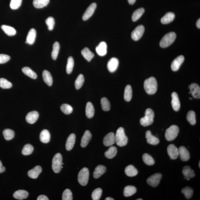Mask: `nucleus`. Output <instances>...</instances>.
Returning a JSON list of instances; mask_svg holds the SVG:
<instances>
[{"instance_id": "obj_6", "label": "nucleus", "mask_w": 200, "mask_h": 200, "mask_svg": "<svg viewBox=\"0 0 200 200\" xmlns=\"http://www.w3.org/2000/svg\"><path fill=\"white\" fill-rule=\"evenodd\" d=\"M179 128L178 126L173 125L170 126L166 130L165 137L167 140L171 141L174 140L178 135L179 133Z\"/></svg>"}, {"instance_id": "obj_31", "label": "nucleus", "mask_w": 200, "mask_h": 200, "mask_svg": "<svg viewBox=\"0 0 200 200\" xmlns=\"http://www.w3.org/2000/svg\"><path fill=\"white\" fill-rule=\"evenodd\" d=\"M50 135L48 130L44 129L41 132L40 135V141L44 143H48L50 141Z\"/></svg>"}, {"instance_id": "obj_57", "label": "nucleus", "mask_w": 200, "mask_h": 200, "mask_svg": "<svg viewBox=\"0 0 200 200\" xmlns=\"http://www.w3.org/2000/svg\"><path fill=\"white\" fill-rule=\"evenodd\" d=\"M37 200H49L48 197L45 195H41L39 196L37 199Z\"/></svg>"}, {"instance_id": "obj_55", "label": "nucleus", "mask_w": 200, "mask_h": 200, "mask_svg": "<svg viewBox=\"0 0 200 200\" xmlns=\"http://www.w3.org/2000/svg\"><path fill=\"white\" fill-rule=\"evenodd\" d=\"M46 24L48 27L49 30H52L54 29L55 24V20L52 17H49L46 20Z\"/></svg>"}, {"instance_id": "obj_22", "label": "nucleus", "mask_w": 200, "mask_h": 200, "mask_svg": "<svg viewBox=\"0 0 200 200\" xmlns=\"http://www.w3.org/2000/svg\"><path fill=\"white\" fill-rule=\"evenodd\" d=\"M92 134L89 130H87L85 132L82 138L81 146L82 147L85 148L88 144L92 138Z\"/></svg>"}, {"instance_id": "obj_53", "label": "nucleus", "mask_w": 200, "mask_h": 200, "mask_svg": "<svg viewBox=\"0 0 200 200\" xmlns=\"http://www.w3.org/2000/svg\"><path fill=\"white\" fill-rule=\"evenodd\" d=\"M22 0H11L10 7L13 10L17 9L21 5Z\"/></svg>"}, {"instance_id": "obj_61", "label": "nucleus", "mask_w": 200, "mask_h": 200, "mask_svg": "<svg viewBox=\"0 0 200 200\" xmlns=\"http://www.w3.org/2000/svg\"><path fill=\"white\" fill-rule=\"evenodd\" d=\"M105 200H113L114 199L112 198V197H108L106 198Z\"/></svg>"}, {"instance_id": "obj_27", "label": "nucleus", "mask_w": 200, "mask_h": 200, "mask_svg": "<svg viewBox=\"0 0 200 200\" xmlns=\"http://www.w3.org/2000/svg\"><path fill=\"white\" fill-rule=\"evenodd\" d=\"M28 195L27 191L24 190H19L14 193L13 197L16 199L21 200L27 198Z\"/></svg>"}, {"instance_id": "obj_40", "label": "nucleus", "mask_w": 200, "mask_h": 200, "mask_svg": "<svg viewBox=\"0 0 200 200\" xmlns=\"http://www.w3.org/2000/svg\"><path fill=\"white\" fill-rule=\"evenodd\" d=\"M22 71L26 76L32 79H36L37 77L36 73L29 67H24L22 69Z\"/></svg>"}, {"instance_id": "obj_64", "label": "nucleus", "mask_w": 200, "mask_h": 200, "mask_svg": "<svg viewBox=\"0 0 200 200\" xmlns=\"http://www.w3.org/2000/svg\"><path fill=\"white\" fill-rule=\"evenodd\" d=\"M199 168H200V162H199Z\"/></svg>"}, {"instance_id": "obj_47", "label": "nucleus", "mask_w": 200, "mask_h": 200, "mask_svg": "<svg viewBox=\"0 0 200 200\" xmlns=\"http://www.w3.org/2000/svg\"><path fill=\"white\" fill-rule=\"evenodd\" d=\"M3 135L4 138L7 140L12 139L15 136V133L13 130L10 129H6L3 131Z\"/></svg>"}, {"instance_id": "obj_34", "label": "nucleus", "mask_w": 200, "mask_h": 200, "mask_svg": "<svg viewBox=\"0 0 200 200\" xmlns=\"http://www.w3.org/2000/svg\"><path fill=\"white\" fill-rule=\"evenodd\" d=\"M136 187L133 186H128L124 187V194L126 197H129L134 195L136 192Z\"/></svg>"}, {"instance_id": "obj_52", "label": "nucleus", "mask_w": 200, "mask_h": 200, "mask_svg": "<svg viewBox=\"0 0 200 200\" xmlns=\"http://www.w3.org/2000/svg\"><path fill=\"white\" fill-rule=\"evenodd\" d=\"M103 191L101 188H98L94 190L92 194V197L93 200H98L101 197Z\"/></svg>"}, {"instance_id": "obj_14", "label": "nucleus", "mask_w": 200, "mask_h": 200, "mask_svg": "<svg viewBox=\"0 0 200 200\" xmlns=\"http://www.w3.org/2000/svg\"><path fill=\"white\" fill-rule=\"evenodd\" d=\"M179 155L182 160L188 161L190 158V155L188 150L184 146H182L178 149Z\"/></svg>"}, {"instance_id": "obj_33", "label": "nucleus", "mask_w": 200, "mask_h": 200, "mask_svg": "<svg viewBox=\"0 0 200 200\" xmlns=\"http://www.w3.org/2000/svg\"><path fill=\"white\" fill-rule=\"evenodd\" d=\"M81 54L83 57L88 62H90L95 56L94 54L87 48L83 49L82 50Z\"/></svg>"}, {"instance_id": "obj_4", "label": "nucleus", "mask_w": 200, "mask_h": 200, "mask_svg": "<svg viewBox=\"0 0 200 200\" xmlns=\"http://www.w3.org/2000/svg\"><path fill=\"white\" fill-rule=\"evenodd\" d=\"M176 37V34L174 32H170L163 37L160 42L161 48H166L170 46L175 41Z\"/></svg>"}, {"instance_id": "obj_44", "label": "nucleus", "mask_w": 200, "mask_h": 200, "mask_svg": "<svg viewBox=\"0 0 200 200\" xmlns=\"http://www.w3.org/2000/svg\"><path fill=\"white\" fill-rule=\"evenodd\" d=\"M187 121L192 125H195L196 123V114L193 111H189L187 114Z\"/></svg>"}, {"instance_id": "obj_19", "label": "nucleus", "mask_w": 200, "mask_h": 200, "mask_svg": "<svg viewBox=\"0 0 200 200\" xmlns=\"http://www.w3.org/2000/svg\"><path fill=\"white\" fill-rule=\"evenodd\" d=\"M39 115L37 112L35 111L29 112L26 116V120L28 123L34 124L38 120Z\"/></svg>"}, {"instance_id": "obj_35", "label": "nucleus", "mask_w": 200, "mask_h": 200, "mask_svg": "<svg viewBox=\"0 0 200 200\" xmlns=\"http://www.w3.org/2000/svg\"><path fill=\"white\" fill-rule=\"evenodd\" d=\"M50 1V0H34L33 3L34 7L40 9L46 7Z\"/></svg>"}, {"instance_id": "obj_10", "label": "nucleus", "mask_w": 200, "mask_h": 200, "mask_svg": "<svg viewBox=\"0 0 200 200\" xmlns=\"http://www.w3.org/2000/svg\"><path fill=\"white\" fill-rule=\"evenodd\" d=\"M97 5L96 3H92L89 7L87 8L86 11H85L82 16V19L83 20H88L93 15L96 9Z\"/></svg>"}, {"instance_id": "obj_1", "label": "nucleus", "mask_w": 200, "mask_h": 200, "mask_svg": "<svg viewBox=\"0 0 200 200\" xmlns=\"http://www.w3.org/2000/svg\"><path fill=\"white\" fill-rule=\"evenodd\" d=\"M144 87L146 92L149 95L155 93L158 88V84L155 77H151L146 79L144 82Z\"/></svg>"}, {"instance_id": "obj_60", "label": "nucleus", "mask_w": 200, "mask_h": 200, "mask_svg": "<svg viewBox=\"0 0 200 200\" xmlns=\"http://www.w3.org/2000/svg\"><path fill=\"white\" fill-rule=\"evenodd\" d=\"M197 27L200 29V19H199L198 20H197Z\"/></svg>"}, {"instance_id": "obj_9", "label": "nucleus", "mask_w": 200, "mask_h": 200, "mask_svg": "<svg viewBox=\"0 0 200 200\" xmlns=\"http://www.w3.org/2000/svg\"><path fill=\"white\" fill-rule=\"evenodd\" d=\"M145 28L142 25H140L137 27L132 33L131 37L135 41L139 40L144 34Z\"/></svg>"}, {"instance_id": "obj_29", "label": "nucleus", "mask_w": 200, "mask_h": 200, "mask_svg": "<svg viewBox=\"0 0 200 200\" xmlns=\"http://www.w3.org/2000/svg\"><path fill=\"white\" fill-rule=\"evenodd\" d=\"M42 77L45 82L48 86H51L53 83V79L50 72L47 70H44L42 73Z\"/></svg>"}, {"instance_id": "obj_7", "label": "nucleus", "mask_w": 200, "mask_h": 200, "mask_svg": "<svg viewBox=\"0 0 200 200\" xmlns=\"http://www.w3.org/2000/svg\"><path fill=\"white\" fill-rule=\"evenodd\" d=\"M89 175L88 169L84 168L82 169L78 175V181L79 184L83 186L86 185L88 183Z\"/></svg>"}, {"instance_id": "obj_11", "label": "nucleus", "mask_w": 200, "mask_h": 200, "mask_svg": "<svg viewBox=\"0 0 200 200\" xmlns=\"http://www.w3.org/2000/svg\"><path fill=\"white\" fill-rule=\"evenodd\" d=\"M167 151L171 160H176L179 156L178 149L174 145H169L167 148Z\"/></svg>"}, {"instance_id": "obj_38", "label": "nucleus", "mask_w": 200, "mask_h": 200, "mask_svg": "<svg viewBox=\"0 0 200 200\" xmlns=\"http://www.w3.org/2000/svg\"><path fill=\"white\" fill-rule=\"evenodd\" d=\"M132 97V91L131 87L127 85L124 89V98L126 101H131Z\"/></svg>"}, {"instance_id": "obj_18", "label": "nucleus", "mask_w": 200, "mask_h": 200, "mask_svg": "<svg viewBox=\"0 0 200 200\" xmlns=\"http://www.w3.org/2000/svg\"><path fill=\"white\" fill-rule=\"evenodd\" d=\"M96 51L99 56H105L107 52V45L106 43L105 42L100 43L96 48Z\"/></svg>"}, {"instance_id": "obj_32", "label": "nucleus", "mask_w": 200, "mask_h": 200, "mask_svg": "<svg viewBox=\"0 0 200 200\" xmlns=\"http://www.w3.org/2000/svg\"><path fill=\"white\" fill-rule=\"evenodd\" d=\"M125 174L128 176L134 177L136 176L138 173V171L134 166L132 165H129L126 167L125 171Z\"/></svg>"}, {"instance_id": "obj_24", "label": "nucleus", "mask_w": 200, "mask_h": 200, "mask_svg": "<svg viewBox=\"0 0 200 200\" xmlns=\"http://www.w3.org/2000/svg\"><path fill=\"white\" fill-rule=\"evenodd\" d=\"M42 169L40 166H37L28 171V175L30 178L36 179L42 172Z\"/></svg>"}, {"instance_id": "obj_49", "label": "nucleus", "mask_w": 200, "mask_h": 200, "mask_svg": "<svg viewBox=\"0 0 200 200\" xmlns=\"http://www.w3.org/2000/svg\"><path fill=\"white\" fill-rule=\"evenodd\" d=\"M34 150V147L32 145L26 144L24 146L22 150V154L24 155H28L31 154Z\"/></svg>"}, {"instance_id": "obj_17", "label": "nucleus", "mask_w": 200, "mask_h": 200, "mask_svg": "<svg viewBox=\"0 0 200 200\" xmlns=\"http://www.w3.org/2000/svg\"><path fill=\"white\" fill-rule=\"evenodd\" d=\"M172 107L174 111H178L180 109L181 107L180 102L179 101V97L177 94L175 92H173L172 94Z\"/></svg>"}, {"instance_id": "obj_21", "label": "nucleus", "mask_w": 200, "mask_h": 200, "mask_svg": "<svg viewBox=\"0 0 200 200\" xmlns=\"http://www.w3.org/2000/svg\"><path fill=\"white\" fill-rule=\"evenodd\" d=\"M182 172L185 176V178L189 181L190 178H193L195 176L194 171L188 166L183 167Z\"/></svg>"}, {"instance_id": "obj_12", "label": "nucleus", "mask_w": 200, "mask_h": 200, "mask_svg": "<svg viewBox=\"0 0 200 200\" xmlns=\"http://www.w3.org/2000/svg\"><path fill=\"white\" fill-rule=\"evenodd\" d=\"M184 57L183 55H180L177 57L173 61L172 64H171V67L172 70L173 71H178L181 65L184 62Z\"/></svg>"}, {"instance_id": "obj_23", "label": "nucleus", "mask_w": 200, "mask_h": 200, "mask_svg": "<svg viewBox=\"0 0 200 200\" xmlns=\"http://www.w3.org/2000/svg\"><path fill=\"white\" fill-rule=\"evenodd\" d=\"M36 36V30L34 28L31 29L28 32L26 38V43L30 45L33 44L35 42Z\"/></svg>"}, {"instance_id": "obj_37", "label": "nucleus", "mask_w": 200, "mask_h": 200, "mask_svg": "<svg viewBox=\"0 0 200 200\" xmlns=\"http://www.w3.org/2000/svg\"><path fill=\"white\" fill-rule=\"evenodd\" d=\"M117 153V150L115 146H112L105 153L106 157L111 159L115 157Z\"/></svg>"}, {"instance_id": "obj_58", "label": "nucleus", "mask_w": 200, "mask_h": 200, "mask_svg": "<svg viewBox=\"0 0 200 200\" xmlns=\"http://www.w3.org/2000/svg\"><path fill=\"white\" fill-rule=\"evenodd\" d=\"M5 171V167L3 166L1 161H0V173H3Z\"/></svg>"}, {"instance_id": "obj_45", "label": "nucleus", "mask_w": 200, "mask_h": 200, "mask_svg": "<svg viewBox=\"0 0 200 200\" xmlns=\"http://www.w3.org/2000/svg\"><path fill=\"white\" fill-rule=\"evenodd\" d=\"M182 192L184 194L185 197L187 199H190L192 197L193 191L191 187H187L182 189Z\"/></svg>"}, {"instance_id": "obj_28", "label": "nucleus", "mask_w": 200, "mask_h": 200, "mask_svg": "<svg viewBox=\"0 0 200 200\" xmlns=\"http://www.w3.org/2000/svg\"><path fill=\"white\" fill-rule=\"evenodd\" d=\"M175 17V14L173 12H168L162 18L161 22L164 24H168L174 20Z\"/></svg>"}, {"instance_id": "obj_59", "label": "nucleus", "mask_w": 200, "mask_h": 200, "mask_svg": "<svg viewBox=\"0 0 200 200\" xmlns=\"http://www.w3.org/2000/svg\"><path fill=\"white\" fill-rule=\"evenodd\" d=\"M129 3L130 5H133L135 3L136 0H128Z\"/></svg>"}, {"instance_id": "obj_62", "label": "nucleus", "mask_w": 200, "mask_h": 200, "mask_svg": "<svg viewBox=\"0 0 200 200\" xmlns=\"http://www.w3.org/2000/svg\"><path fill=\"white\" fill-rule=\"evenodd\" d=\"M189 99H191V100H192V98H191V97H190V98H189Z\"/></svg>"}, {"instance_id": "obj_8", "label": "nucleus", "mask_w": 200, "mask_h": 200, "mask_svg": "<svg viewBox=\"0 0 200 200\" xmlns=\"http://www.w3.org/2000/svg\"><path fill=\"white\" fill-rule=\"evenodd\" d=\"M162 178V174L160 173H156L149 177L147 180V182L151 186L156 187L160 184Z\"/></svg>"}, {"instance_id": "obj_48", "label": "nucleus", "mask_w": 200, "mask_h": 200, "mask_svg": "<svg viewBox=\"0 0 200 200\" xmlns=\"http://www.w3.org/2000/svg\"><path fill=\"white\" fill-rule=\"evenodd\" d=\"M101 104L102 109L105 111H109L111 108V105L109 100L107 98L103 97L101 100Z\"/></svg>"}, {"instance_id": "obj_56", "label": "nucleus", "mask_w": 200, "mask_h": 200, "mask_svg": "<svg viewBox=\"0 0 200 200\" xmlns=\"http://www.w3.org/2000/svg\"><path fill=\"white\" fill-rule=\"evenodd\" d=\"M11 59L8 55L0 54V64H5L9 61Z\"/></svg>"}, {"instance_id": "obj_43", "label": "nucleus", "mask_w": 200, "mask_h": 200, "mask_svg": "<svg viewBox=\"0 0 200 200\" xmlns=\"http://www.w3.org/2000/svg\"><path fill=\"white\" fill-rule=\"evenodd\" d=\"M84 81L85 79L83 75L82 74L79 75L75 82V88L77 90L80 89L82 87Z\"/></svg>"}, {"instance_id": "obj_5", "label": "nucleus", "mask_w": 200, "mask_h": 200, "mask_svg": "<svg viewBox=\"0 0 200 200\" xmlns=\"http://www.w3.org/2000/svg\"><path fill=\"white\" fill-rule=\"evenodd\" d=\"M62 165V157L60 153H57L53 158L52 168L53 171L55 173L60 172L61 169L63 168Z\"/></svg>"}, {"instance_id": "obj_2", "label": "nucleus", "mask_w": 200, "mask_h": 200, "mask_svg": "<svg viewBox=\"0 0 200 200\" xmlns=\"http://www.w3.org/2000/svg\"><path fill=\"white\" fill-rule=\"evenodd\" d=\"M115 140L116 144L120 147L125 146L128 144V138L123 128L120 127L117 130L115 135Z\"/></svg>"}, {"instance_id": "obj_42", "label": "nucleus", "mask_w": 200, "mask_h": 200, "mask_svg": "<svg viewBox=\"0 0 200 200\" xmlns=\"http://www.w3.org/2000/svg\"><path fill=\"white\" fill-rule=\"evenodd\" d=\"M142 159L145 164L149 166H151L155 164L154 159L149 154H144L143 155Z\"/></svg>"}, {"instance_id": "obj_25", "label": "nucleus", "mask_w": 200, "mask_h": 200, "mask_svg": "<svg viewBox=\"0 0 200 200\" xmlns=\"http://www.w3.org/2000/svg\"><path fill=\"white\" fill-rule=\"evenodd\" d=\"M76 136L74 134H72L69 136L66 141V150L70 151L72 150L75 144Z\"/></svg>"}, {"instance_id": "obj_46", "label": "nucleus", "mask_w": 200, "mask_h": 200, "mask_svg": "<svg viewBox=\"0 0 200 200\" xmlns=\"http://www.w3.org/2000/svg\"><path fill=\"white\" fill-rule=\"evenodd\" d=\"M74 65V61L72 57H69L68 59L66 66V71L68 74H70L72 72Z\"/></svg>"}, {"instance_id": "obj_20", "label": "nucleus", "mask_w": 200, "mask_h": 200, "mask_svg": "<svg viewBox=\"0 0 200 200\" xmlns=\"http://www.w3.org/2000/svg\"><path fill=\"white\" fill-rule=\"evenodd\" d=\"M146 138L148 143L153 145H156L158 144L160 142L159 139L153 135L150 130H148L146 132Z\"/></svg>"}, {"instance_id": "obj_41", "label": "nucleus", "mask_w": 200, "mask_h": 200, "mask_svg": "<svg viewBox=\"0 0 200 200\" xmlns=\"http://www.w3.org/2000/svg\"><path fill=\"white\" fill-rule=\"evenodd\" d=\"M60 50V45L58 42L54 43L53 46V50L51 54L52 58L55 60L58 57L59 51Z\"/></svg>"}, {"instance_id": "obj_30", "label": "nucleus", "mask_w": 200, "mask_h": 200, "mask_svg": "<svg viewBox=\"0 0 200 200\" xmlns=\"http://www.w3.org/2000/svg\"><path fill=\"white\" fill-rule=\"evenodd\" d=\"M86 114L87 117L89 118L93 117L95 114L94 108L92 103L90 102L87 103L86 107Z\"/></svg>"}, {"instance_id": "obj_26", "label": "nucleus", "mask_w": 200, "mask_h": 200, "mask_svg": "<svg viewBox=\"0 0 200 200\" xmlns=\"http://www.w3.org/2000/svg\"><path fill=\"white\" fill-rule=\"evenodd\" d=\"M107 169L103 165H99L95 168L93 173V176L95 179H97L106 172Z\"/></svg>"}, {"instance_id": "obj_51", "label": "nucleus", "mask_w": 200, "mask_h": 200, "mask_svg": "<svg viewBox=\"0 0 200 200\" xmlns=\"http://www.w3.org/2000/svg\"><path fill=\"white\" fill-rule=\"evenodd\" d=\"M11 82L4 78L0 79V87L3 89H9L12 87Z\"/></svg>"}, {"instance_id": "obj_36", "label": "nucleus", "mask_w": 200, "mask_h": 200, "mask_svg": "<svg viewBox=\"0 0 200 200\" xmlns=\"http://www.w3.org/2000/svg\"><path fill=\"white\" fill-rule=\"evenodd\" d=\"M1 29L4 32L9 36H13L15 35L16 31L13 28L9 26L3 25L1 26Z\"/></svg>"}, {"instance_id": "obj_39", "label": "nucleus", "mask_w": 200, "mask_h": 200, "mask_svg": "<svg viewBox=\"0 0 200 200\" xmlns=\"http://www.w3.org/2000/svg\"><path fill=\"white\" fill-rule=\"evenodd\" d=\"M145 12L144 8H140L134 11L132 16V20L133 21L135 22L138 20L143 15Z\"/></svg>"}, {"instance_id": "obj_3", "label": "nucleus", "mask_w": 200, "mask_h": 200, "mask_svg": "<svg viewBox=\"0 0 200 200\" xmlns=\"http://www.w3.org/2000/svg\"><path fill=\"white\" fill-rule=\"evenodd\" d=\"M154 113L152 109L148 108L146 110L145 116L140 120L141 124L144 126L151 125L154 121Z\"/></svg>"}, {"instance_id": "obj_50", "label": "nucleus", "mask_w": 200, "mask_h": 200, "mask_svg": "<svg viewBox=\"0 0 200 200\" xmlns=\"http://www.w3.org/2000/svg\"><path fill=\"white\" fill-rule=\"evenodd\" d=\"M61 111L65 114L69 115L72 113L73 111V108L70 105L67 104H64L61 106Z\"/></svg>"}, {"instance_id": "obj_54", "label": "nucleus", "mask_w": 200, "mask_h": 200, "mask_svg": "<svg viewBox=\"0 0 200 200\" xmlns=\"http://www.w3.org/2000/svg\"><path fill=\"white\" fill-rule=\"evenodd\" d=\"M62 199L63 200H73L72 193L70 189L65 190L63 193Z\"/></svg>"}, {"instance_id": "obj_13", "label": "nucleus", "mask_w": 200, "mask_h": 200, "mask_svg": "<svg viewBox=\"0 0 200 200\" xmlns=\"http://www.w3.org/2000/svg\"><path fill=\"white\" fill-rule=\"evenodd\" d=\"M119 61L117 58H112L108 62L107 68L110 72L113 73L117 70L119 66Z\"/></svg>"}, {"instance_id": "obj_15", "label": "nucleus", "mask_w": 200, "mask_h": 200, "mask_svg": "<svg viewBox=\"0 0 200 200\" xmlns=\"http://www.w3.org/2000/svg\"><path fill=\"white\" fill-rule=\"evenodd\" d=\"M115 142V135L113 132L109 133L103 139V143L106 146L112 145Z\"/></svg>"}, {"instance_id": "obj_63", "label": "nucleus", "mask_w": 200, "mask_h": 200, "mask_svg": "<svg viewBox=\"0 0 200 200\" xmlns=\"http://www.w3.org/2000/svg\"><path fill=\"white\" fill-rule=\"evenodd\" d=\"M143 200V199H137V200Z\"/></svg>"}, {"instance_id": "obj_16", "label": "nucleus", "mask_w": 200, "mask_h": 200, "mask_svg": "<svg viewBox=\"0 0 200 200\" xmlns=\"http://www.w3.org/2000/svg\"><path fill=\"white\" fill-rule=\"evenodd\" d=\"M189 88L190 90V92L192 96L196 99L200 97V88L197 83H192L189 86Z\"/></svg>"}]
</instances>
